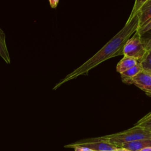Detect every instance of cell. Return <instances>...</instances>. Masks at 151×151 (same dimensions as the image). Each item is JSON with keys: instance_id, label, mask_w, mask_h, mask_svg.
Wrapping results in <instances>:
<instances>
[{"instance_id": "6da1fadb", "label": "cell", "mask_w": 151, "mask_h": 151, "mask_svg": "<svg viewBox=\"0 0 151 151\" xmlns=\"http://www.w3.org/2000/svg\"><path fill=\"white\" fill-rule=\"evenodd\" d=\"M143 0H136L132 12L124 27L94 55L83 64L61 79L52 90H56L64 83L80 76L87 75L88 72L101 63L119 55L123 56V48L127 40L136 32L140 26L139 10Z\"/></svg>"}, {"instance_id": "7a4b0ae2", "label": "cell", "mask_w": 151, "mask_h": 151, "mask_svg": "<svg viewBox=\"0 0 151 151\" xmlns=\"http://www.w3.org/2000/svg\"><path fill=\"white\" fill-rule=\"evenodd\" d=\"M111 144L118 147L119 146L136 140L151 139V132L143 127L134 125L127 130L114 134L104 136Z\"/></svg>"}, {"instance_id": "3957f363", "label": "cell", "mask_w": 151, "mask_h": 151, "mask_svg": "<svg viewBox=\"0 0 151 151\" xmlns=\"http://www.w3.org/2000/svg\"><path fill=\"white\" fill-rule=\"evenodd\" d=\"M123 55L137 59L139 62L147 52L140 39V34L136 31L127 40L123 48Z\"/></svg>"}, {"instance_id": "277c9868", "label": "cell", "mask_w": 151, "mask_h": 151, "mask_svg": "<svg viewBox=\"0 0 151 151\" xmlns=\"http://www.w3.org/2000/svg\"><path fill=\"white\" fill-rule=\"evenodd\" d=\"M73 144L87 147L94 151H116L118 148L110 143L104 136L84 139Z\"/></svg>"}, {"instance_id": "5b68a950", "label": "cell", "mask_w": 151, "mask_h": 151, "mask_svg": "<svg viewBox=\"0 0 151 151\" xmlns=\"http://www.w3.org/2000/svg\"><path fill=\"white\" fill-rule=\"evenodd\" d=\"M123 83L128 85L134 84L151 97V76L147 73L143 71L134 77Z\"/></svg>"}, {"instance_id": "8992f818", "label": "cell", "mask_w": 151, "mask_h": 151, "mask_svg": "<svg viewBox=\"0 0 151 151\" xmlns=\"http://www.w3.org/2000/svg\"><path fill=\"white\" fill-rule=\"evenodd\" d=\"M151 147V139H142L122 144L118 147L124 148L130 151H139L143 149Z\"/></svg>"}, {"instance_id": "52a82bcc", "label": "cell", "mask_w": 151, "mask_h": 151, "mask_svg": "<svg viewBox=\"0 0 151 151\" xmlns=\"http://www.w3.org/2000/svg\"><path fill=\"white\" fill-rule=\"evenodd\" d=\"M139 63V61L136 58L123 55V58L117 64L116 71L121 74L135 66Z\"/></svg>"}, {"instance_id": "ba28073f", "label": "cell", "mask_w": 151, "mask_h": 151, "mask_svg": "<svg viewBox=\"0 0 151 151\" xmlns=\"http://www.w3.org/2000/svg\"><path fill=\"white\" fill-rule=\"evenodd\" d=\"M150 20H151V0H145L139 10V27Z\"/></svg>"}, {"instance_id": "9c48e42d", "label": "cell", "mask_w": 151, "mask_h": 151, "mask_svg": "<svg viewBox=\"0 0 151 151\" xmlns=\"http://www.w3.org/2000/svg\"><path fill=\"white\" fill-rule=\"evenodd\" d=\"M6 35L4 31L0 28V56L2 58L4 61L9 64L11 58L6 44Z\"/></svg>"}, {"instance_id": "30bf717a", "label": "cell", "mask_w": 151, "mask_h": 151, "mask_svg": "<svg viewBox=\"0 0 151 151\" xmlns=\"http://www.w3.org/2000/svg\"><path fill=\"white\" fill-rule=\"evenodd\" d=\"M142 71H143V69L141 64H140V63H139L135 66L120 74L122 82H124L126 80L134 77Z\"/></svg>"}, {"instance_id": "8fae6325", "label": "cell", "mask_w": 151, "mask_h": 151, "mask_svg": "<svg viewBox=\"0 0 151 151\" xmlns=\"http://www.w3.org/2000/svg\"><path fill=\"white\" fill-rule=\"evenodd\" d=\"M143 71L146 73H151V50L148 51L145 56L139 61Z\"/></svg>"}, {"instance_id": "7c38bea8", "label": "cell", "mask_w": 151, "mask_h": 151, "mask_svg": "<svg viewBox=\"0 0 151 151\" xmlns=\"http://www.w3.org/2000/svg\"><path fill=\"white\" fill-rule=\"evenodd\" d=\"M140 36L147 52L151 50V29L140 35Z\"/></svg>"}, {"instance_id": "4fadbf2b", "label": "cell", "mask_w": 151, "mask_h": 151, "mask_svg": "<svg viewBox=\"0 0 151 151\" xmlns=\"http://www.w3.org/2000/svg\"><path fill=\"white\" fill-rule=\"evenodd\" d=\"M65 147L67 148H73L74 149V151H94L91 149H89L87 147H84L80 145H74L73 143L69 144L67 145L64 146Z\"/></svg>"}, {"instance_id": "5bb4252c", "label": "cell", "mask_w": 151, "mask_h": 151, "mask_svg": "<svg viewBox=\"0 0 151 151\" xmlns=\"http://www.w3.org/2000/svg\"><path fill=\"white\" fill-rule=\"evenodd\" d=\"M151 29V20H150L149 21H148L147 22H146V24H143L142 26L140 27L137 32L140 34H143V33H145V32L149 31Z\"/></svg>"}, {"instance_id": "9a60e30c", "label": "cell", "mask_w": 151, "mask_h": 151, "mask_svg": "<svg viewBox=\"0 0 151 151\" xmlns=\"http://www.w3.org/2000/svg\"><path fill=\"white\" fill-rule=\"evenodd\" d=\"M135 125L143 127V129L151 132V119H149L142 122H137V123H136Z\"/></svg>"}, {"instance_id": "2e32d148", "label": "cell", "mask_w": 151, "mask_h": 151, "mask_svg": "<svg viewBox=\"0 0 151 151\" xmlns=\"http://www.w3.org/2000/svg\"><path fill=\"white\" fill-rule=\"evenodd\" d=\"M48 2L51 8H55L57 6L58 4L59 3V1H57V0H54V1L50 0Z\"/></svg>"}, {"instance_id": "e0dca14e", "label": "cell", "mask_w": 151, "mask_h": 151, "mask_svg": "<svg viewBox=\"0 0 151 151\" xmlns=\"http://www.w3.org/2000/svg\"><path fill=\"white\" fill-rule=\"evenodd\" d=\"M149 119H151V111L150 113H149L148 114H147L146 115H145L144 117H143L141 119H140L137 122H142L143 121H145L146 120H148Z\"/></svg>"}, {"instance_id": "ac0fdd59", "label": "cell", "mask_w": 151, "mask_h": 151, "mask_svg": "<svg viewBox=\"0 0 151 151\" xmlns=\"http://www.w3.org/2000/svg\"><path fill=\"white\" fill-rule=\"evenodd\" d=\"M116 151H130V150H127V149H124V148L118 147Z\"/></svg>"}, {"instance_id": "d6986e66", "label": "cell", "mask_w": 151, "mask_h": 151, "mask_svg": "<svg viewBox=\"0 0 151 151\" xmlns=\"http://www.w3.org/2000/svg\"><path fill=\"white\" fill-rule=\"evenodd\" d=\"M139 151H151V147L143 149H142V150H140Z\"/></svg>"}, {"instance_id": "ffe728a7", "label": "cell", "mask_w": 151, "mask_h": 151, "mask_svg": "<svg viewBox=\"0 0 151 151\" xmlns=\"http://www.w3.org/2000/svg\"><path fill=\"white\" fill-rule=\"evenodd\" d=\"M148 73V74H150V76H151V73Z\"/></svg>"}]
</instances>
